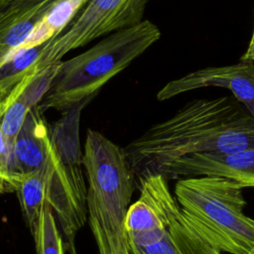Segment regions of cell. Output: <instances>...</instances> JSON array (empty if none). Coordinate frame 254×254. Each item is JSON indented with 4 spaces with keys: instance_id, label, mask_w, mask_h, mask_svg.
Here are the masks:
<instances>
[{
    "instance_id": "cell-3",
    "label": "cell",
    "mask_w": 254,
    "mask_h": 254,
    "mask_svg": "<svg viewBox=\"0 0 254 254\" xmlns=\"http://www.w3.org/2000/svg\"><path fill=\"white\" fill-rule=\"evenodd\" d=\"M161 38L159 28L149 20L118 30L92 48L65 62H61L57 76L44 96L42 110L60 111L94 97L114 75Z\"/></svg>"
},
{
    "instance_id": "cell-12",
    "label": "cell",
    "mask_w": 254,
    "mask_h": 254,
    "mask_svg": "<svg viewBox=\"0 0 254 254\" xmlns=\"http://www.w3.org/2000/svg\"><path fill=\"white\" fill-rule=\"evenodd\" d=\"M87 209L98 254H132L124 226L128 207L105 205L87 190Z\"/></svg>"
},
{
    "instance_id": "cell-16",
    "label": "cell",
    "mask_w": 254,
    "mask_h": 254,
    "mask_svg": "<svg viewBox=\"0 0 254 254\" xmlns=\"http://www.w3.org/2000/svg\"><path fill=\"white\" fill-rule=\"evenodd\" d=\"M33 237L37 254H65L62 233L48 203L44 205L38 229Z\"/></svg>"
},
{
    "instance_id": "cell-10",
    "label": "cell",
    "mask_w": 254,
    "mask_h": 254,
    "mask_svg": "<svg viewBox=\"0 0 254 254\" xmlns=\"http://www.w3.org/2000/svg\"><path fill=\"white\" fill-rule=\"evenodd\" d=\"M58 0H12L0 12V66L31 36Z\"/></svg>"
},
{
    "instance_id": "cell-1",
    "label": "cell",
    "mask_w": 254,
    "mask_h": 254,
    "mask_svg": "<svg viewBox=\"0 0 254 254\" xmlns=\"http://www.w3.org/2000/svg\"><path fill=\"white\" fill-rule=\"evenodd\" d=\"M123 150L137 180L185 155L254 150V117L234 96L192 99Z\"/></svg>"
},
{
    "instance_id": "cell-7",
    "label": "cell",
    "mask_w": 254,
    "mask_h": 254,
    "mask_svg": "<svg viewBox=\"0 0 254 254\" xmlns=\"http://www.w3.org/2000/svg\"><path fill=\"white\" fill-rule=\"evenodd\" d=\"M208 86L229 89L254 117V62L252 61H240L230 65L208 66L190 72L168 82L158 92L157 98L163 101Z\"/></svg>"
},
{
    "instance_id": "cell-5",
    "label": "cell",
    "mask_w": 254,
    "mask_h": 254,
    "mask_svg": "<svg viewBox=\"0 0 254 254\" xmlns=\"http://www.w3.org/2000/svg\"><path fill=\"white\" fill-rule=\"evenodd\" d=\"M149 1L88 0L58 37L45 43L36 65L37 72L99 37L141 23Z\"/></svg>"
},
{
    "instance_id": "cell-11",
    "label": "cell",
    "mask_w": 254,
    "mask_h": 254,
    "mask_svg": "<svg viewBox=\"0 0 254 254\" xmlns=\"http://www.w3.org/2000/svg\"><path fill=\"white\" fill-rule=\"evenodd\" d=\"M52 143L49 128L40 105L30 109L13 145L16 175H24L43 167L49 159Z\"/></svg>"
},
{
    "instance_id": "cell-19",
    "label": "cell",
    "mask_w": 254,
    "mask_h": 254,
    "mask_svg": "<svg viewBox=\"0 0 254 254\" xmlns=\"http://www.w3.org/2000/svg\"><path fill=\"white\" fill-rule=\"evenodd\" d=\"M17 176L14 171L13 150L6 141L0 126V194L16 191Z\"/></svg>"
},
{
    "instance_id": "cell-15",
    "label": "cell",
    "mask_w": 254,
    "mask_h": 254,
    "mask_svg": "<svg viewBox=\"0 0 254 254\" xmlns=\"http://www.w3.org/2000/svg\"><path fill=\"white\" fill-rule=\"evenodd\" d=\"M44 45L19 48L0 66V111L25 76L36 68Z\"/></svg>"
},
{
    "instance_id": "cell-22",
    "label": "cell",
    "mask_w": 254,
    "mask_h": 254,
    "mask_svg": "<svg viewBox=\"0 0 254 254\" xmlns=\"http://www.w3.org/2000/svg\"><path fill=\"white\" fill-rule=\"evenodd\" d=\"M248 254H254V246H253V248L251 249V251Z\"/></svg>"
},
{
    "instance_id": "cell-17",
    "label": "cell",
    "mask_w": 254,
    "mask_h": 254,
    "mask_svg": "<svg viewBox=\"0 0 254 254\" xmlns=\"http://www.w3.org/2000/svg\"><path fill=\"white\" fill-rule=\"evenodd\" d=\"M30 109L31 108L28 106L22 95H19L14 98L0 114L1 130L12 150L16 137L23 126Z\"/></svg>"
},
{
    "instance_id": "cell-20",
    "label": "cell",
    "mask_w": 254,
    "mask_h": 254,
    "mask_svg": "<svg viewBox=\"0 0 254 254\" xmlns=\"http://www.w3.org/2000/svg\"><path fill=\"white\" fill-rule=\"evenodd\" d=\"M240 61H252L254 62V29L252 33V37L246 52L241 56Z\"/></svg>"
},
{
    "instance_id": "cell-4",
    "label": "cell",
    "mask_w": 254,
    "mask_h": 254,
    "mask_svg": "<svg viewBox=\"0 0 254 254\" xmlns=\"http://www.w3.org/2000/svg\"><path fill=\"white\" fill-rule=\"evenodd\" d=\"M137 181L140 196L154 206L163 224L134 235L129 242L132 254H225L212 247L190 225L165 176L147 174Z\"/></svg>"
},
{
    "instance_id": "cell-14",
    "label": "cell",
    "mask_w": 254,
    "mask_h": 254,
    "mask_svg": "<svg viewBox=\"0 0 254 254\" xmlns=\"http://www.w3.org/2000/svg\"><path fill=\"white\" fill-rule=\"evenodd\" d=\"M88 0H58L37 24L31 36L20 48L43 45L58 37L73 20Z\"/></svg>"
},
{
    "instance_id": "cell-21",
    "label": "cell",
    "mask_w": 254,
    "mask_h": 254,
    "mask_svg": "<svg viewBox=\"0 0 254 254\" xmlns=\"http://www.w3.org/2000/svg\"><path fill=\"white\" fill-rule=\"evenodd\" d=\"M12 0H0V12L11 2Z\"/></svg>"
},
{
    "instance_id": "cell-2",
    "label": "cell",
    "mask_w": 254,
    "mask_h": 254,
    "mask_svg": "<svg viewBox=\"0 0 254 254\" xmlns=\"http://www.w3.org/2000/svg\"><path fill=\"white\" fill-rule=\"evenodd\" d=\"M244 188L217 176L177 181L175 197L198 234L225 254H248L254 246V218L244 213Z\"/></svg>"
},
{
    "instance_id": "cell-6",
    "label": "cell",
    "mask_w": 254,
    "mask_h": 254,
    "mask_svg": "<svg viewBox=\"0 0 254 254\" xmlns=\"http://www.w3.org/2000/svg\"><path fill=\"white\" fill-rule=\"evenodd\" d=\"M82 161L88 191L103 203L130 205L136 179L122 148L88 129Z\"/></svg>"
},
{
    "instance_id": "cell-18",
    "label": "cell",
    "mask_w": 254,
    "mask_h": 254,
    "mask_svg": "<svg viewBox=\"0 0 254 254\" xmlns=\"http://www.w3.org/2000/svg\"><path fill=\"white\" fill-rule=\"evenodd\" d=\"M61 62L51 64L38 71L22 92L21 95L30 108L37 106L50 90L51 85L58 74Z\"/></svg>"
},
{
    "instance_id": "cell-13",
    "label": "cell",
    "mask_w": 254,
    "mask_h": 254,
    "mask_svg": "<svg viewBox=\"0 0 254 254\" xmlns=\"http://www.w3.org/2000/svg\"><path fill=\"white\" fill-rule=\"evenodd\" d=\"M48 175L49 159L40 169L17 176L16 192L22 213L33 236L38 229L40 217L46 203Z\"/></svg>"
},
{
    "instance_id": "cell-9",
    "label": "cell",
    "mask_w": 254,
    "mask_h": 254,
    "mask_svg": "<svg viewBox=\"0 0 254 254\" xmlns=\"http://www.w3.org/2000/svg\"><path fill=\"white\" fill-rule=\"evenodd\" d=\"M93 97H88L62 111V116L50 128L54 151L75 192L87 200V187L83 178V152L79 141L81 111Z\"/></svg>"
},
{
    "instance_id": "cell-8",
    "label": "cell",
    "mask_w": 254,
    "mask_h": 254,
    "mask_svg": "<svg viewBox=\"0 0 254 254\" xmlns=\"http://www.w3.org/2000/svg\"><path fill=\"white\" fill-rule=\"evenodd\" d=\"M153 174H162L167 179L217 176L254 190V150L189 154L158 168Z\"/></svg>"
}]
</instances>
